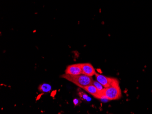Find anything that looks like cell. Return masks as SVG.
Segmentation results:
<instances>
[{
    "instance_id": "1",
    "label": "cell",
    "mask_w": 152,
    "mask_h": 114,
    "mask_svg": "<svg viewBox=\"0 0 152 114\" xmlns=\"http://www.w3.org/2000/svg\"><path fill=\"white\" fill-rule=\"evenodd\" d=\"M61 77L70 81L81 88L83 87L93 84L94 81L91 76H87L83 74L72 75L65 73L61 76Z\"/></svg>"
},
{
    "instance_id": "2",
    "label": "cell",
    "mask_w": 152,
    "mask_h": 114,
    "mask_svg": "<svg viewBox=\"0 0 152 114\" xmlns=\"http://www.w3.org/2000/svg\"><path fill=\"white\" fill-rule=\"evenodd\" d=\"M101 94L102 99H106L109 100L119 99L122 97V91L119 81L114 83L111 86L104 88L101 91Z\"/></svg>"
},
{
    "instance_id": "3",
    "label": "cell",
    "mask_w": 152,
    "mask_h": 114,
    "mask_svg": "<svg viewBox=\"0 0 152 114\" xmlns=\"http://www.w3.org/2000/svg\"><path fill=\"white\" fill-rule=\"evenodd\" d=\"M95 76L96 81L101 83L104 88H107L108 87L111 86L114 83L118 81V80L116 78L107 77L99 73H96Z\"/></svg>"
},
{
    "instance_id": "4",
    "label": "cell",
    "mask_w": 152,
    "mask_h": 114,
    "mask_svg": "<svg viewBox=\"0 0 152 114\" xmlns=\"http://www.w3.org/2000/svg\"><path fill=\"white\" fill-rule=\"evenodd\" d=\"M65 73L72 75L83 74L81 63L75 64L68 65L65 70Z\"/></svg>"
},
{
    "instance_id": "5",
    "label": "cell",
    "mask_w": 152,
    "mask_h": 114,
    "mask_svg": "<svg viewBox=\"0 0 152 114\" xmlns=\"http://www.w3.org/2000/svg\"><path fill=\"white\" fill-rule=\"evenodd\" d=\"M81 65L83 74L91 77L95 75L96 73V71L91 63H81Z\"/></svg>"
},
{
    "instance_id": "6",
    "label": "cell",
    "mask_w": 152,
    "mask_h": 114,
    "mask_svg": "<svg viewBox=\"0 0 152 114\" xmlns=\"http://www.w3.org/2000/svg\"><path fill=\"white\" fill-rule=\"evenodd\" d=\"M82 88L84 91H86L87 92L89 93L90 94H91L95 98L99 99H102V98L101 91H99L93 84L83 87Z\"/></svg>"
},
{
    "instance_id": "7",
    "label": "cell",
    "mask_w": 152,
    "mask_h": 114,
    "mask_svg": "<svg viewBox=\"0 0 152 114\" xmlns=\"http://www.w3.org/2000/svg\"><path fill=\"white\" fill-rule=\"evenodd\" d=\"M38 89L41 92L48 93L49 92L52 90V86L49 84L43 83L39 85Z\"/></svg>"
},
{
    "instance_id": "8",
    "label": "cell",
    "mask_w": 152,
    "mask_h": 114,
    "mask_svg": "<svg viewBox=\"0 0 152 114\" xmlns=\"http://www.w3.org/2000/svg\"><path fill=\"white\" fill-rule=\"evenodd\" d=\"M93 84L98 89L99 91H102L104 89V87L102 86V85L97 81H94Z\"/></svg>"
},
{
    "instance_id": "9",
    "label": "cell",
    "mask_w": 152,
    "mask_h": 114,
    "mask_svg": "<svg viewBox=\"0 0 152 114\" xmlns=\"http://www.w3.org/2000/svg\"><path fill=\"white\" fill-rule=\"evenodd\" d=\"M78 95H79L80 98L81 99H83V100H87L89 99L88 95L86 94L85 93L83 92H82V91L79 92Z\"/></svg>"
},
{
    "instance_id": "10",
    "label": "cell",
    "mask_w": 152,
    "mask_h": 114,
    "mask_svg": "<svg viewBox=\"0 0 152 114\" xmlns=\"http://www.w3.org/2000/svg\"><path fill=\"white\" fill-rule=\"evenodd\" d=\"M73 102L74 105L77 106V105H79L80 102H79V100H78L77 99H73Z\"/></svg>"
}]
</instances>
